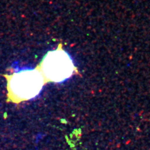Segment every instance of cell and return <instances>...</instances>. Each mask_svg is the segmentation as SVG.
Here are the masks:
<instances>
[{"label": "cell", "instance_id": "cell-1", "mask_svg": "<svg viewBox=\"0 0 150 150\" xmlns=\"http://www.w3.org/2000/svg\"><path fill=\"white\" fill-rule=\"evenodd\" d=\"M2 76L7 81L8 101L16 103L37 96L46 84L37 67Z\"/></svg>", "mask_w": 150, "mask_h": 150}, {"label": "cell", "instance_id": "cell-2", "mask_svg": "<svg viewBox=\"0 0 150 150\" xmlns=\"http://www.w3.org/2000/svg\"><path fill=\"white\" fill-rule=\"evenodd\" d=\"M36 67L41 73L46 83L64 82L75 72H78L77 68L70 55L62 48L61 43L56 50L48 51Z\"/></svg>", "mask_w": 150, "mask_h": 150}]
</instances>
